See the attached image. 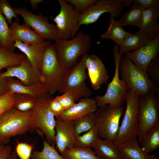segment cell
<instances>
[{
	"label": "cell",
	"mask_w": 159,
	"mask_h": 159,
	"mask_svg": "<svg viewBox=\"0 0 159 159\" xmlns=\"http://www.w3.org/2000/svg\"><path fill=\"white\" fill-rule=\"evenodd\" d=\"M119 72L128 90H133L140 97L146 96L159 87L153 84L146 73L137 67L126 55L121 58Z\"/></svg>",
	"instance_id": "cell-3"
},
{
	"label": "cell",
	"mask_w": 159,
	"mask_h": 159,
	"mask_svg": "<svg viewBox=\"0 0 159 159\" xmlns=\"http://www.w3.org/2000/svg\"><path fill=\"white\" fill-rule=\"evenodd\" d=\"M14 9L17 14L22 17L25 23L31 27L44 40L55 41L57 39L56 26L49 22L47 17L40 14H34L24 7Z\"/></svg>",
	"instance_id": "cell-13"
},
{
	"label": "cell",
	"mask_w": 159,
	"mask_h": 159,
	"mask_svg": "<svg viewBox=\"0 0 159 159\" xmlns=\"http://www.w3.org/2000/svg\"><path fill=\"white\" fill-rule=\"evenodd\" d=\"M86 64L92 87L95 90L100 89L101 85L107 82L108 77L104 64L97 55L87 54Z\"/></svg>",
	"instance_id": "cell-17"
},
{
	"label": "cell",
	"mask_w": 159,
	"mask_h": 159,
	"mask_svg": "<svg viewBox=\"0 0 159 159\" xmlns=\"http://www.w3.org/2000/svg\"><path fill=\"white\" fill-rule=\"evenodd\" d=\"M145 73L151 82L156 86L159 85V57L152 60L148 65Z\"/></svg>",
	"instance_id": "cell-36"
},
{
	"label": "cell",
	"mask_w": 159,
	"mask_h": 159,
	"mask_svg": "<svg viewBox=\"0 0 159 159\" xmlns=\"http://www.w3.org/2000/svg\"><path fill=\"white\" fill-rule=\"evenodd\" d=\"M140 96L132 90L128 91L126 108L118 133L113 143L117 145L138 135Z\"/></svg>",
	"instance_id": "cell-6"
},
{
	"label": "cell",
	"mask_w": 159,
	"mask_h": 159,
	"mask_svg": "<svg viewBox=\"0 0 159 159\" xmlns=\"http://www.w3.org/2000/svg\"><path fill=\"white\" fill-rule=\"evenodd\" d=\"M58 1L60 11L53 19L56 24L57 39L68 40L74 37L78 29L80 14L72 5L65 0Z\"/></svg>",
	"instance_id": "cell-12"
},
{
	"label": "cell",
	"mask_w": 159,
	"mask_h": 159,
	"mask_svg": "<svg viewBox=\"0 0 159 159\" xmlns=\"http://www.w3.org/2000/svg\"><path fill=\"white\" fill-rule=\"evenodd\" d=\"M74 7L75 11L80 14L82 13L90 6L96 2L97 0H65Z\"/></svg>",
	"instance_id": "cell-40"
},
{
	"label": "cell",
	"mask_w": 159,
	"mask_h": 159,
	"mask_svg": "<svg viewBox=\"0 0 159 159\" xmlns=\"http://www.w3.org/2000/svg\"><path fill=\"white\" fill-rule=\"evenodd\" d=\"M8 90L6 78H3L0 75V95Z\"/></svg>",
	"instance_id": "cell-45"
},
{
	"label": "cell",
	"mask_w": 159,
	"mask_h": 159,
	"mask_svg": "<svg viewBox=\"0 0 159 159\" xmlns=\"http://www.w3.org/2000/svg\"><path fill=\"white\" fill-rule=\"evenodd\" d=\"M29 1L32 8L34 9H37L39 3L43 1V0H30Z\"/></svg>",
	"instance_id": "cell-46"
},
{
	"label": "cell",
	"mask_w": 159,
	"mask_h": 159,
	"mask_svg": "<svg viewBox=\"0 0 159 159\" xmlns=\"http://www.w3.org/2000/svg\"><path fill=\"white\" fill-rule=\"evenodd\" d=\"M133 1L139 4L145 9L159 6L158 0H134Z\"/></svg>",
	"instance_id": "cell-43"
},
{
	"label": "cell",
	"mask_w": 159,
	"mask_h": 159,
	"mask_svg": "<svg viewBox=\"0 0 159 159\" xmlns=\"http://www.w3.org/2000/svg\"><path fill=\"white\" fill-rule=\"evenodd\" d=\"M150 41L148 37L140 30L134 34L128 32L121 44L118 46L119 51L122 55H126L145 46Z\"/></svg>",
	"instance_id": "cell-24"
},
{
	"label": "cell",
	"mask_w": 159,
	"mask_h": 159,
	"mask_svg": "<svg viewBox=\"0 0 159 159\" xmlns=\"http://www.w3.org/2000/svg\"><path fill=\"white\" fill-rule=\"evenodd\" d=\"M8 90L14 93L26 94L38 98L47 92V91L41 83L26 86L22 84L19 80L13 77H6Z\"/></svg>",
	"instance_id": "cell-23"
},
{
	"label": "cell",
	"mask_w": 159,
	"mask_h": 159,
	"mask_svg": "<svg viewBox=\"0 0 159 159\" xmlns=\"http://www.w3.org/2000/svg\"><path fill=\"white\" fill-rule=\"evenodd\" d=\"M14 47L24 53L32 66L39 70L41 69L44 52L47 46L50 44L49 41L32 45H28L19 40H15Z\"/></svg>",
	"instance_id": "cell-19"
},
{
	"label": "cell",
	"mask_w": 159,
	"mask_h": 159,
	"mask_svg": "<svg viewBox=\"0 0 159 159\" xmlns=\"http://www.w3.org/2000/svg\"><path fill=\"white\" fill-rule=\"evenodd\" d=\"M94 113L87 114L73 121L75 137L95 127Z\"/></svg>",
	"instance_id": "cell-33"
},
{
	"label": "cell",
	"mask_w": 159,
	"mask_h": 159,
	"mask_svg": "<svg viewBox=\"0 0 159 159\" xmlns=\"http://www.w3.org/2000/svg\"><path fill=\"white\" fill-rule=\"evenodd\" d=\"M71 69H67L60 64L57 58L54 44H49L45 50L40 70L41 83L47 92L52 95L59 92Z\"/></svg>",
	"instance_id": "cell-1"
},
{
	"label": "cell",
	"mask_w": 159,
	"mask_h": 159,
	"mask_svg": "<svg viewBox=\"0 0 159 159\" xmlns=\"http://www.w3.org/2000/svg\"><path fill=\"white\" fill-rule=\"evenodd\" d=\"M122 159H155L156 156L146 152L134 137L117 145Z\"/></svg>",
	"instance_id": "cell-21"
},
{
	"label": "cell",
	"mask_w": 159,
	"mask_h": 159,
	"mask_svg": "<svg viewBox=\"0 0 159 159\" xmlns=\"http://www.w3.org/2000/svg\"><path fill=\"white\" fill-rule=\"evenodd\" d=\"M155 159H159V158L157 157H156Z\"/></svg>",
	"instance_id": "cell-49"
},
{
	"label": "cell",
	"mask_w": 159,
	"mask_h": 159,
	"mask_svg": "<svg viewBox=\"0 0 159 159\" xmlns=\"http://www.w3.org/2000/svg\"><path fill=\"white\" fill-rule=\"evenodd\" d=\"M87 54L82 55L80 62L70 70L59 91L61 93L69 92L75 102L82 98L89 97L92 94L91 91L86 83L87 78L86 58Z\"/></svg>",
	"instance_id": "cell-9"
},
{
	"label": "cell",
	"mask_w": 159,
	"mask_h": 159,
	"mask_svg": "<svg viewBox=\"0 0 159 159\" xmlns=\"http://www.w3.org/2000/svg\"><path fill=\"white\" fill-rule=\"evenodd\" d=\"M9 28L14 40H20L28 45L37 44L45 41L25 23L20 24L15 21L9 26Z\"/></svg>",
	"instance_id": "cell-20"
},
{
	"label": "cell",
	"mask_w": 159,
	"mask_h": 159,
	"mask_svg": "<svg viewBox=\"0 0 159 159\" xmlns=\"http://www.w3.org/2000/svg\"><path fill=\"white\" fill-rule=\"evenodd\" d=\"M91 43L90 36L82 32L72 39L56 40L54 44L58 62L63 67L71 69L77 63L79 57L87 54Z\"/></svg>",
	"instance_id": "cell-2"
},
{
	"label": "cell",
	"mask_w": 159,
	"mask_h": 159,
	"mask_svg": "<svg viewBox=\"0 0 159 159\" xmlns=\"http://www.w3.org/2000/svg\"><path fill=\"white\" fill-rule=\"evenodd\" d=\"M64 159H102L96 156L91 148L74 146L67 148L61 154Z\"/></svg>",
	"instance_id": "cell-30"
},
{
	"label": "cell",
	"mask_w": 159,
	"mask_h": 159,
	"mask_svg": "<svg viewBox=\"0 0 159 159\" xmlns=\"http://www.w3.org/2000/svg\"><path fill=\"white\" fill-rule=\"evenodd\" d=\"M11 153L10 146L9 145L4 146L3 150L0 152V159H7Z\"/></svg>",
	"instance_id": "cell-44"
},
{
	"label": "cell",
	"mask_w": 159,
	"mask_h": 159,
	"mask_svg": "<svg viewBox=\"0 0 159 159\" xmlns=\"http://www.w3.org/2000/svg\"><path fill=\"white\" fill-rule=\"evenodd\" d=\"M98 137L97 131L95 126L85 133L75 137L74 146L91 148Z\"/></svg>",
	"instance_id": "cell-35"
},
{
	"label": "cell",
	"mask_w": 159,
	"mask_h": 159,
	"mask_svg": "<svg viewBox=\"0 0 159 159\" xmlns=\"http://www.w3.org/2000/svg\"><path fill=\"white\" fill-rule=\"evenodd\" d=\"M159 6L145 9L143 12L140 30L150 41L159 35Z\"/></svg>",
	"instance_id": "cell-22"
},
{
	"label": "cell",
	"mask_w": 159,
	"mask_h": 159,
	"mask_svg": "<svg viewBox=\"0 0 159 159\" xmlns=\"http://www.w3.org/2000/svg\"><path fill=\"white\" fill-rule=\"evenodd\" d=\"M97 107L94 99L89 97L82 98L78 103L65 110L59 116L56 117V119L73 121L87 114L94 113Z\"/></svg>",
	"instance_id": "cell-18"
},
{
	"label": "cell",
	"mask_w": 159,
	"mask_h": 159,
	"mask_svg": "<svg viewBox=\"0 0 159 159\" xmlns=\"http://www.w3.org/2000/svg\"><path fill=\"white\" fill-rule=\"evenodd\" d=\"M123 111L122 106L107 105L98 107L95 113V126L99 138L113 143L119 132Z\"/></svg>",
	"instance_id": "cell-5"
},
{
	"label": "cell",
	"mask_w": 159,
	"mask_h": 159,
	"mask_svg": "<svg viewBox=\"0 0 159 159\" xmlns=\"http://www.w3.org/2000/svg\"><path fill=\"white\" fill-rule=\"evenodd\" d=\"M158 88L146 96L139 98V118L137 136L139 144L148 131L159 125V89Z\"/></svg>",
	"instance_id": "cell-8"
},
{
	"label": "cell",
	"mask_w": 159,
	"mask_h": 159,
	"mask_svg": "<svg viewBox=\"0 0 159 159\" xmlns=\"http://www.w3.org/2000/svg\"><path fill=\"white\" fill-rule=\"evenodd\" d=\"M159 35L145 46L125 55L135 65L145 72L149 64L158 56Z\"/></svg>",
	"instance_id": "cell-15"
},
{
	"label": "cell",
	"mask_w": 159,
	"mask_h": 159,
	"mask_svg": "<svg viewBox=\"0 0 159 159\" xmlns=\"http://www.w3.org/2000/svg\"><path fill=\"white\" fill-rule=\"evenodd\" d=\"M6 21L4 16L0 12V47L14 52L15 41L12 37Z\"/></svg>",
	"instance_id": "cell-32"
},
{
	"label": "cell",
	"mask_w": 159,
	"mask_h": 159,
	"mask_svg": "<svg viewBox=\"0 0 159 159\" xmlns=\"http://www.w3.org/2000/svg\"><path fill=\"white\" fill-rule=\"evenodd\" d=\"M43 147L41 151L32 152L30 159H64L55 148L43 139Z\"/></svg>",
	"instance_id": "cell-34"
},
{
	"label": "cell",
	"mask_w": 159,
	"mask_h": 159,
	"mask_svg": "<svg viewBox=\"0 0 159 159\" xmlns=\"http://www.w3.org/2000/svg\"><path fill=\"white\" fill-rule=\"evenodd\" d=\"M91 148L101 159H122L117 146L107 140L98 137Z\"/></svg>",
	"instance_id": "cell-25"
},
{
	"label": "cell",
	"mask_w": 159,
	"mask_h": 159,
	"mask_svg": "<svg viewBox=\"0 0 159 159\" xmlns=\"http://www.w3.org/2000/svg\"><path fill=\"white\" fill-rule=\"evenodd\" d=\"M128 33L123 29V26L115 20L113 16L110 15L108 28L100 37L102 39L112 40L116 45L119 46L121 44Z\"/></svg>",
	"instance_id": "cell-26"
},
{
	"label": "cell",
	"mask_w": 159,
	"mask_h": 159,
	"mask_svg": "<svg viewBox=\"0 0 159 159\" xmlns=\"http://www.w3.org/2000/svg\"><path fill=\"white\" fill-rule=\"evenodd\" d=\"M113 54L115 65L114 76L108 85L106 92L103 96L97 95L94 97L98 107L107 105L115 106H122L125 100L128 90L124 81L119 77V66L122 55L118 46L115 44L113 49Z\"/></svg>",
	"instance_id": "cell-7"
},
{
	"label": "cell",
	"mask_w": 159,
	"mask_h": 159,
	"mask_svg": "<svg viewBox=\"0 0 159 159\" xmlns=\"http://www.w3.org/2000/svg\"><path fill=\"white\" fill-rule=\"evenodd\" d=\"M4 146H2L1 145H0V152L3 149Z\"/></svg>",
	"instance_id": "cell-48"
},
{
	"label": "cell",
	"mask_w": 159,
	"mask_h": 159,
	"mask_svg": "<svg viewBox=\"0 0 159 159\" xmlns=\"http://www.w3.org/2000/svg\"><path fill=\"white\" fill-rule=\"evenodd\" d=\"M131 8L126 12L118 21L122 26L132 25L140 28L142 16L145 9L137 3L133 1Z\"/></svg>",
	"instance_id": "cell-27"
},
{
	"label": "cell",
	"mask_w": 159,
	"mask_h": 159,
	"mask_svg": "<svg viewBox=\"0 0 159 159\" xmlns=\"http://www.w3.org/2000/svg\"><path fill=\"white\" fill-rule=\"evenodd\" d=\"M15 99L13 107L21 112L32 110L37 102V98L31 95L22 93H14Z\"/></svg>",
	"instance_id": "cell-31"
},
{
	"label": "cell",
	"mask_w": 159,
	"mask_h": 159,
	"mask_svg": "<svg viewBox=\"0 0 159 159\" xmlns=\"http://www.w3.org/2000/svg\"><path fill=\"white\" fill-rule=\"evenodd\" d=\"M0 12L4 16L9 25L13 22L12 20L13 18H14L18 22H19L18 14L7 1L0 0Z\"/></svg>",
	"instance_id": "cell-37"
},
{
	"label": "cell",
	"mask_w": 159,
	"mask_h": 159,
	"mask_svg": "<svg viewBox=\"0 0 159 159\" xmlns=\"http://www.w3.org/2000/svg\"><path fill=\"white\" fill-rule=\"evenodd\" d=\"M133 2L132 0H97L80 15L78 28L82 25H87L95 22L105 13H109L110 15L117 18L124 8L130 6Z\"/></svg>",
	"instance_id": "cell-11"
},
{
	"label": "cell",
	"mask_w": 159,
	"mask_h": 159,
	"mask_svg": "<svg viewBox=\"0 0 159 159\" xmlns=\"http://www.w3.org/2000/svg\"><path fill=\"white\" fill-rule=\"evenodd\" d=\"M7 159H18L17 156L14 152H12Z\"/></svg>",
	"instance_id": "cell-47"
},
{
	"label": "cell",
	"mask_w": 159,
	"mask_h": 159,
	"mask_svg": "<svg viewBox=\"0 0 159 159\" xmlns=\"http://www.w3.org/2000/svg\"><path fill=\"white\" fill-rule=\"evenodd\" d=\"M26 58L24 54L14 53L0 47V71L4 68L19 65Z\"/></svg>",
	"instance_id": "cell-28"
},
{
	"label": "cell",
	"mask_w": 159,
	"mask_h": 159,
	"mask_svg": "<svg viewBox=\"0 0 159 159\" xmlns=\"http://www.w3.org/2000/svg\"><path fill=\"white\" fill-rule=\"evenodd\" d=\"M0 75L3 78L16 77L26 86L41 83L40 71L33 67L26 57L19 65L6 68V70Z\"/></svg>",
	"instance_id": "cell-14"
},
{
	"label": "cell",
	"mask_w": 159,
	"mask_h": 159,
	"mask_svg": "<svg viewBox=\"0 0 159 159\" xmlns=\"http://www.w3.org/2000/svg\"><path fill=\"white\" fill-rule=\"evenodd\" d=\"M32 111L21 112L14 107L0 117V144H6L12 137L32 131Z\"/></svg>",
	"instance_id": "cell-4"
},
{
	"label": "cell",
	"mask_w": 159,
	"mask_h": 159,
	"mask_svg": "<svg viewBox=\"0 0 159 159\" xmlns=\"http://www.w3.org/2000/svg\"><path fill=\"white\" fill-rule=\"evenodd\" d=\"M49 101L41 98H37V103L32 110L31 122L32 131L37 130L46 141L51 145L55 144L56 120L47 107Z\"/></svg>",
	"instance_id": "cell-10"
},
{
	"label": "cell",
	"mask_w": 159,
	"mask_h": 159,
	"mask_svg": "<svg viewBox=\"0 0 159 159\" xmlns=\"http://www.w3.org/2000/svg\"><path fill=\"white\" fill-rule=\"evenodd\" d=\"M140 144L143 149L149 153L157 149L159 147V125L148 131L143 136Z\"/></svg>",
	"instance_id": "cell-29"
},
{
	"label": "cell",
	"mask_w": 159,
	"mask_h": 159,
	"mask_svg": "<svg viewBox=\"0 0 159 159\" xmlns=\"http://www.w3.org/2000/svg\"><path fill=\"white\" fill-rule=\"evenodd\" d=\"M33 149L32 145L25 143L19 142L17 144L15 152L20 159H30Z\"/></svg>",
	"instance_id": "cell-39"
},
{
	"label": "cell",
	"mask_w": 159,
	"mask_h": 159,
	"mask_svg": "<svg viewBox=\"0 0 159 159\" xmlns=\"http://www.w3.org/2000/svg\"><path fill=\"white\" fill-rule=\"evenodd\" d=\"M47 107L56 117L61 115L65 110L61 104L53 98L48 102Z\"/></svg>",
	"instance_id": "cell-42"
},
{
	"label": "cell",
	"mask_w": 159,
	"mask_h": 159,
	"mask_svg": "<svg viewBox=\"0 0 159 159\" xmlns=\"http://www.w3.org/2000/svg\"><path fill=\"white\" fill-rule=\"evenodd\" d=\"M58 101L66 110L71 108L75 104V101L72 94L69 92H66L59 96L53 98Z\"/></svg>",
	"instance_id": "cell-41"
},
{
	"label": "cell",
	"mask_w": 159,
	"mask_h": 159,
	"mask_svg": "<svg viewBox=\"0 0 159 159\" xmlns=\"http://www.w3.org/2000/svg\"><path fill=\"white\" fill-rule=\"evenodd\" d=\"M0 145H1V144H0Z\"/></svg>",
	"instance_id": "cell-50"
},
{
	"label": "cell",
	"mask_w": 159,
	"mask_h": 159,
	"mask_svg": "<svg viewBox=\"0 0 159 159\" xmlns=\"http://www.w3.org/2000/svg\"><path fill=\"white\" fill-rule=\"evenodd\" d=\"M55 129V144L61 154L66 149L74 146L73 121L56 119Z\"/></svg>",
	"instance_id": "cell-16"
},
{
	"label": "cell",
	"mask_w": 159,
	"mask_h": 159,
	"mask_svg": "<svg viewBox=\"0 0 159 159\" xmlns=\"http://www.w3.org/2000/svg\"><path fill=\"white\" fill-rule=\"evenodd\" d=\"M14 99V93L9 90L0 95V117L13 107Z\"/></svg>",
	"instance_id": "cell-38"
}]
</instances>
